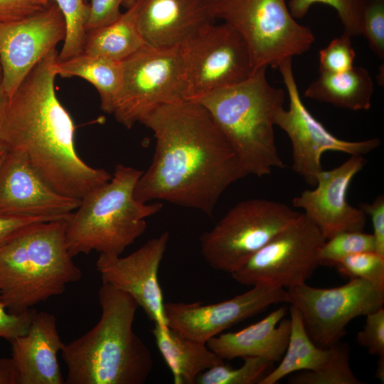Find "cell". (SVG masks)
Masks as SVG:
<instances>
[{"instance_id": "26", "label": "cell", "mask_w": 384, "mask_h": 384, "mask_svg": "<svg viewBox=\"0 0 384 384\" xmlns=\"http://www.w3.org/2000/svg\"><path fill=\"white\" fill-rule=\"evenodd\" d=\"M290 333L287 348L279 364L269 371L258 384H275L285 376L297 371L316 370L331 358L332 346H318L311 340L306 329L299 310L289 306Z\"/></svg>"}, {"instance_id": "7", "label": "cell", "mask_w": 384, "mask_h": 384, "mask_svg": "<svg viewBox=\"0 0 384 384\" xmlns=\"http://www.w3.org/2000/svg\"><path fill=\"white\" fill-rule=\"evenodd\" d=\"M215 18L224 21L244 39L253 68H277L284 59L308 51L315 38L298 23L285 0H215Z\"/></svg>"}, {"instance_id": "4", "label": "cell", "mask_w": 384, "mask_h": 384, "mask_svg": "<svg viewBox=\"0 0 384 384\" xmlns=\"http://www.w3.org/2000/svg\"><path fill=\"white\" fill-rule=\"evenodd\" d=\"M68 218L31 225L0 246V303L9 312L60 295L82 277L66 242Z\"/></svg>"}, {"instance_id": "29", "label": "cell", "mask_w": 384, "mask_h": 384, "mask_svg": "<svg viewBox=\"0 0 384 384\" xmlns=\"http://www.w3.org/2000/svg\"><path fill=\"white\" fill-rule=\"evenodd\" d=\"M243 364L233 368L225 363L214 366L201 373L196 384H253L267 373L272 362L260 357H245Z\"/></svg>"}, {"instance_id": "43", "label": "cell", "mask_w": 384, "mask_h": 384, "mask_svg": "<svg viewBox=\"0 0 384 384\" xmlns=\"http://www.w3.org/2000/svg\"><path fill=\"white\" fill-rule=\"evenodd\" d=\"M7 149L6 146L2 143V142L0 140V166L7 154Z\"/></svg>"}, {"instance_id": "22", "label": "cell", "mask_w": 384, "mask_h": 384, "mask_svg": "<svg viewBox=\"0 0 384 384\" xmlns=\"http://www.w3.org/2000/svg\"><path fill=\"white\" fill-rule=\"evenodd\" d=\"M151 331L175 384H194L201 373L224 363L206 343L188 338L167 325L154 324Z\"/></svg>"}, {"instance_id": "19", "label": "cell", "mask_w": 384, "mask_h": 384, "mask_svg": "<svg viewBox=\"0 0 384 384\" xmlns=\"http://www.w3.org/2000/svg\"><path fill=\"white\" fill-rule=\"evenodd\" d=\"M138 1L139 30L150 46H181L216 19L215 0Z\"/></svg>"}, {"instance_id": "5", "label": "cell", "mask_w": 384, "mask_h": 384, "mask_svg": "<svg viewBox=\"0 0 384 384\" xmlns=\"http://www.w3.org/2000/svg\"><path fill=\"white\" fill-rule=\"evenodd\" d=\"M266 69L258 68L245 80L194 100L208 111L247 174L258 177L285 166L274 129L284 92L268 82Z\"/></svg>"}, {"instance_id": "39", "label": "cell", "mask_w": 384, "mask_h": 384, "mask_svg": "<svg viewBox=\"0 0 384 384\" xmlns=\"http://www.w3.org/2000/svg\"><path fill=\"white\" fill-rule=\"evenodd\" d=\"M359 208L370 217L373 225L374 251L384 257V196L380 195L370 203H362Z\"/></svg>"}, {"instance_id": "45", "label": "cell", "mask_w": 384, "mask_h": 384, "mask_svg": "<svg viewBox=\"0 0 384 384\" xmlns=\"http://www.w3.org/2000/svg\"><path fill=\"white\" fill-rule=\"evenodd\" d=\"M370 1H373V0H370Z\"/></svg>"}, {"instance_id": "18", "label": "cell", "mask_w": 384, "mask_h": 384, "mask_svg": "<svg viewBox=\"0 0 384 384\" xmlns=\"http://www.w3.org/2000/svg\"><path fill=\"white\" fill-rule=\"evenodd\" d=\"M80 200L59 193L17 151H8L0 166V214L65 218Z\"/></svg>"}, {"instance_id": "42", "label": "cell", "mask_w": 384, "mask_h": 384, "mask_svg": "<svg viewBox=\"0 0 384 384\" xmlns=\"http://www.w3.org/2000/svg\"><path fill=\"white\" fill-rule=\"evenodd\" d=\"M9 97L3 85L2 71L0 66V122L4 115Z\"/></svg>"}, {"instance_id": "20", "label": "cell", "mask_w": 384, "mask_h": 384, "mask_svg": "<svg viewBox=\"0 0 384 384\" xmlns=\"http://www.w3.org/2000/svg\"><path fill=\"white\" fill-rule=\"evenodd\" d=\"M11 358L18 373V384H63L58 353L64 344L55 316L36 312L26 334L10 341Z\"/></svg>"}, {"instance_id": "12", "label": "cell", "mask_w": 384, "mask_h": 384, "mask_svg": "<svg viewBox=\"0 0 384 384\" xmlns=\"http://www.w3.org/2000/svg\"><path fill=\"white\" fill-rule=\"evenodd\" d=\"M279 69L289 96V107H282L275 116V126L289 137L292 148V170L311 186L323 170L321 159L327 151L350 156L366 155L381 144L379 138L346 141L331 134L303 103L292 68V58L282 60Z\"/></svg>"}, {"instance_id": "40", "label": "cell", "mask_w": 384, "mask_h": 384, "mask_svg": "<svg viewBox=\"0 0 384 384\" xmlns=\"http://www.w3.org/2000/svg\"><path fill=\"white\" fill-rule=\"evenodd\" d=\"M68 218H58L0 214V246L19 231L31 225L42 222L66 219Z\"/></svg>"}, {"instance_id": "23", "label": "cell", "mask_w": 384, "mask_h": 384, "mask_svg": "<svg viewBox=\"0 0 384 384\" xmlns=\"http://www.w3.org/2000/svg\"><path fill=\"white\" fill-rule=\"evenodd\" d=\"M373 93V82L369 72L353 66L340 73H319L304 95L337 107L359 111L370 108Z\"/></svg>"}, {"instance_id": "33", "label": "cell", "mask_w": 384, "mask_h": 384, "mask_svg": "<svg viewBox=\"0 0 384 384\" xmlns=\"http://www.w3.org/2000/svg\"><path fill=\"white\" fill-rule=\"evenodd\" d=\"M356 52L351 37L344 33L319 51V73H340L351 69Z\"/></svg>"}, {"instance_id": "9", "label": "cell", "mask_w": 384, "mask_h": 384, "mask_svg": "<svg viewBox=\"0 0 384 384\" xmlns=\"http://www.w3.org/2000/svg\"><path fill=\"white\" fill-rule=\"evenodd\" d=\"M122 83L113 112L131 129L156 107L187 100L180 46H144L122 62Z\"/></svg>"}, {"instance_id": "11", "label": "cell", "mask_w": 384, "mask_h": 384, "mask_svg": "<svg viewBox=\"0 0 384 384\" xmlns=\"http://www.w3.org/2000/svg\"><path fill=\"white\" fill-rule=\"evenodd\" d=\"M287 303L299 310L310 338L322 348L339 342L351 321L384 304V289L358 278L333 288L304 283L287 289Z\"/></svg>"}, {"instance_id": "10", "label": "cell", "mask_w": 384, "mask_h": 384, "mask_svg": "<svg viewBox=\"0 0 384 384\" xmlns=\"http://www.w3.org/2000/svg\"><path fill=\"white\" fill-rule=\"evenodd\" d=\"M325 241L319 228L300 213L231 275L250 287L288 289L303 284L320 265L319 252Z\"/></svg>"}, {"instance_id": "38", "label": "cell", "mask_w": 384, "mask_h": 384, "mask_svg": "<svg viewBox=\"0 0 384 384\" xmlns=\"http://www.w3.org/2000/svg\"><path fill=\"white\" fill-rule=\"evenodd\" d=\"M124 0H85L89 5V16L87 31L105 25L117 19L122 14L120 6Z\"/></svg>"}, {"instance_id": "30", "label": "cell", "mask_w": 384, "mask_h": 384, "mask_svg": "<svg viewBox=\"0 0 384 384\" xmlns=\"http://www.w3.org/2000/svg\"><path fill=\"white\" fill-rule=\"evenodd\" d=\"M368 0H289L287 4L295 19L304 17L311 6L324 4L334 8L343 26V33L351 37L362 34L363 20Z\"/></svg>"}, {"instance_id": "15", "label": "cell", "mask_w": 384, "mask_h": 384, "mask_svg": "<svg viewBox=\"0 0 384 384\" xmlns=\"http://www.w3.org/2000/svg\"><path fill=\"white\" fill-rule=\"evenodd\" d=\"M282 302L287 303V289L257 284L246 292L214 304L165 302L164 312L168 326L206 343L224 330Z\"/></svg>"}, {"instance_id": "32", "label": "cell", "mask_w": 384, "mask_h": 384, "mask_svg": "<svg viewBox=\"0 0 384 384\" xmlns=\"http://www.w3.org/2000/svg\"><path fill=\"white\" fill-rule=\"evenodd\" d=\"M334 267L349 279H363L384 289V257L375 251L350 255Z\"/></svg>"}, {"instance_id": "3", "label": "cell", "mask_w": 384, "mask_h": 384, "mask_svg": "<svg viewBox=\"0 0 384 384\" xmlns=\"http://www.w3.org/2000/svg\"><path fill=\"white\" fill-rule=\"evenodd\" d=\"M97 324L61 348L65 384H143L152 370L150 350L133 331L138 304L129 294L103 283Z\"/></svg>"}, {"instance_id": "34", "label": "cell", "mask_w": 384, "mask_h": 384, "mask_svg": "<svg viewBox=\"0 0 384 384\" xmlns=\"http://www.w3.org/2000/svg\"><path fill=\"white\" fill-rule=\"evenodd\" d=\"M373 52L384 59V1H368L363 20L362 34Z\"/></svg>"}, {"instance_id": "27", "label": "cell", "mask_w": 384, "mask_h": 384, "mask_svg": "<svg viewBox=\"0 0 384 384\" xmlns=\"http://www.w3.org/2000/svg\"><path fill=\"white\" fill-rule=\"evenodd\" d=\"M329 360L316 370H304L289 379L291 384H361L349 363V348L338 342Z\"/></svg>"}, {"instance_id": "35", "label": "cell", "mask_w": 384, "mask_h": 384, "mask_svg": "<svg viewBox=\"0 0 384 384\" xmlns=\"http://www.w3.org/2000/svg\"><path fill=\"white\" fill-rule=\"evenodd\" d=\"M363 329L357 334L358 343L371 355L378 357V366H384V309L383 306L366 315Z\"/></svg>"}, {"instance_id": "21", "label": "cell", "mask_w": 384, "mask_h": 384, "mask_svg": "<svg viewBox=\"0 0 384 384\" xmlns=\"http://www.w3.org/2000/svg\"><path fill=\"white\" fill-rule=\"evenodd\" d=\"M285 306L272 311L264 319L238 331L220 334L207 343L222 359L260 357L272 363L279 361L287 348L290 319Z\"/></svg>"}, {"instance_id": "17", "label": "cell", "mask_w": 384, "mask_h": 384, "mask_svg": "<svg viewBox=\"0 0 384 384\" xmlns=\"http://www.w3.org/2000/svg\"><path fill=\"white\" fill-rule=\"evenodd\" d=\"M366 164L364 156H351L337 167L323 169L314 189L304 190L293 198L292 206L304 210L326 240L345 231L363 230L366 215L348 203L347 193Z\"/></svg>"}, {"instance_id": "13", "label": "cell", "mask_w": 384, "mask_h": 384, "mask_svg": "<svg viewBox=\"0 0 384 384\" xmlns=\"http://www.w3.org/2000/svg\"><path fill=\"white\" fill-rule=\"evenodd\" d=\"M180 48L187 100L239 83L255 70L244 39L226 23L206 26Z\"/></svg>"}, {"instance_id": "28", "label": "cell", "mask_w": 384, "mask_h": 384, "mask_svg": "<svg viewBox=\"0 0 384 384\" xmlns=\"http://www.w3.org/2000/svg\"><path fill=\"white\" fill-rule=\"evenodd\" d=\"M65 23L66 33L58 60H65L83 51L89 16V5L85 0H53Z\"/></svg>"}, {"instance_id": "2", "label": "cell", "mask_w": 384, "mask_h": 384, "mask_svg": "<svg viewBox=\"0 0 384 384\" xmlns=\"http://www.w3.org/2000/svg\"><path fill=\"white\" fill-rule=\"evenodd\" d=\"M55 50L31 70L9 98L0 122V140L8 151L21 152L54 190L81 199L112 175L78 155L75 127L55 91Z\"/></svg>"}, {"instance_id": "24", "label": "cell", "mask_w": 384, "mask_h": 384, "mask_svg": "<svg viewBox=\"0 0 384 384\" xmlns=\"http://www.w3.org/2000/svg\"><path fill=\"white\" fill-rule=\"evenodd\" d=\"M57 75L62 78L78 77L91 83L97 90L100 108L113 114L122 83V62L82 52L55 63Z\"/></svg>"}, {"instance_id": "6", "label": "cell", "mask_w": 384, "mask_h": 384, "mask_svg": "<svg viewBox=\"0 0 384 384\" xmlns=\"http://www.w3.org/2000/svg\"><path fill=\"white\" fill-rule=\"evenodd\" d=\"M143 171L116 165L107 183L81 199L67 221L65 238L70 255L100 254L121 255L146 230V219L163 208L160 202H142L134 188Z\"/></svg>"}, {"instance_id": "36", "label": "cell", "mask_w": 384, "mask_h": 384, "mask_svg": "<svg viewBox=\"0 0 384 384\" xmlns=\"http://www.w3.org/2000/svg\"><path fill=\"white\" fill-rule=\"evenodd\" d=\"M37 311L31 308L19 314L9 312L0 303V338L11 341L26 334Z\"/></svg>"}, {"instance_id": "1", "label": "cell", "mask_w": 384, "mask_h": 384, "mask_svg": "<svg viewBox=\"0 0 384 384\" xmlns=\"http://www.w3.org/2000/svg\"><path fill=\"white\" fill-rule=\"evenodd\" d=\"M140 123L156 139L151 163L134 188L140 201H164L212 215L225 191L248 175L198 102L161 105Z\"/></svg>"}, {"instance_id": "31", "label": "cell", "mask_w": 384, "mask_h": 384, "mask_svg": "<svg viewBox=\"0 0 384 384\" xmlns=\"http://www.w3.org/2000/svg\"><path fill=\"white\" fill-rule=\"evenodd\" d=\"M374 251L372 234L363 231H345L326 240L319 252L320 265L334 266L350 255Z\"/></svg>"}, {"instance_id": "25", "label": "cell", "mask_w": 384, "mask_h": 384, "mask_svg": "<svg viewBox=\"0 0 384 384\" xmlns=\"http://www.w3.org/2000/svg\"><path fill=\"white\" fill-rule=\"evenodd\" d=\"M139 1L114 21L87 31L83 52L122 62L145 43L138 23Z\"/></svg>"}, {"instance_id": "37", "label": "cell", "mask_w": 384, "mask_h": 384, "mask_svg": "<svg viewBox=\"0 0 384 384\" xmlns=\"http://www.w3.org/2000/svg\"><path fill=\"white\" fill-rule=\"evenodd\" d=\"M52 0H0V23L18 21L46 8Z\"/></svg>"}, {"instance_id": "41", "label": "cell", "mask_w": 384, "mask_h": 384, "mask_svg": "<svg viewBox=\"0 0 384 384\" xmlns=\"http://www.w3.org/2000/svg\"><path fill=\"white\" fill-rule=\"evenodd\" d=\"M18 373L11 358H0V384H18Z\"/></svg>"}, {"instance_id": "8", "label": "cell", "mask_w": 384, "mask_h": 384, "mask_svg": "<svg viewBox=\"0 0 384 384\" xmlns=\"http://www.w3.org/2000/svg\"><path fill=\"white\" fill-rule=\"evenodd\" d=\"M299 213L282 202L263 198L241 201L201 235V255L213 269L231 274Z\"/></svg>"}, {"instance_id": "16", "label": "cell", "mask_w": 384, "mask_h": 384, "mask_svg": "<svg viewBox=\"0 0 384 384\" xmlns=\"http://www.w3.org/2000/svg\"><path fill=\"white\" fill-rule=\"evenodd\" d=\"M169 232L151 238L127 256L100 254L96 269L103 283L131 295L154 324L167 325L159 270Z\"/></svg>"}, {"instance_id": "14", "label": "cell", "mask_w": 384, "mask_h": 384, "mask_svg": "<svg viewBox=\"0 0 384 384\" xmlns=\"http://www.w3.org/2000/svg\"><path fill=\"white\" fill-rule=\"evenodd\" d=\"M65 33L63 16L53 0L33 15L0 23V66L9 98L36 64L64 41Z\"/></svg>"}, {"instance_id": "44", "label": "cell", "mask_w": 384, "mask_h": 384, "mask_svg": "<svg viewBox=\"0 0 384 384\" xmlns=\"http://www.w3.org/2000/svg\"><path fill=\"white\" fill-rule=\"evenodd\" d=\"M137 0H124L122 6H125L127 9L133 5Z\"/></svg>"}]
</instances>
